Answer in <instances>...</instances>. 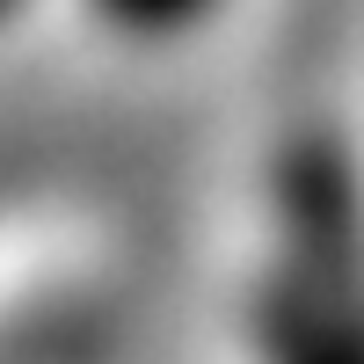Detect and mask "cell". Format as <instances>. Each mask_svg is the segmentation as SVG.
I'll return each mask as SVG.
<instances>
[{
    "label": "cell",
    "instance_id": "cell-1",
    "mask_svg": "<svg viewBox=\"0 0 364 364\" xmlns=\"http://www.w3.org/2000/svg\"><path fill=\"white\" fill-rule=\"evenodd\" d=\"M73 8L102 29V37L132 51H175L182 37H197L211 15H226V0H73Z\"/></svg>",
    "mask_w": 364,
    "mask_h": 364
}]
</instances>
